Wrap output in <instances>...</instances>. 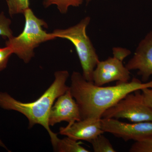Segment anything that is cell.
<instances>
[{"instance_id": "6da1fadb", "label": "cell", "mask_w": 152, "mask_h": 152, "mask_svg": "<svg viewBox=\"0 0 152 152\" xmlns=\"http://www.w3.org/2000/svg\"><path fill=\"white\" fill-rule=\"evenodd\" d=\"M71 80L70 91L78 104L82 119H101L106 110L128 94L137 90L152 88V81L143 83L136 78L127 83H117L115 86H98L93 82L86 80L77 72L72 73Z\"/></svg>"}, {"instance_id": "7a4b0ae2", "label": "cell", "mask_w": 152, "mask_h": 152, "mask_svg": "<svg viewBox=\"0 0 152 152\" xmlns=\"http://www.w3.org/2000/svg\"><path fill=\"white\" fill-rule=\"evenodd\" d=\"M55 80L39 99L31 102H20L8 93L0 92V107L14 110L23 115L28 121V128L41 125L48 133L53 147L58 140V135L53 132L49 124V117L52 106L61 95L65 93L69 87L66 82L69 76L68 71H58L55 73Z\"/></svg>"}, {"instance_id": "3957f363", "label": "cell", "mask_w": 152, "mask_h": 152, "mask_svg": "<svg viewBox=\"0 0 152 152\" xmlns=\"http://www.w3.org/2000/svg\"><path fill=\"white\" fill-rule=\"evenodd\" d=\"M24 28L17 37H12L6 41V46L10 47L13 53L24 62H29L34 56V50L41 44L56 39L53 33H48L43 29L48 25L42 19L37 18L31 9L23 14Z\"/></svg>"}, {"instance_id": "277c9868", "label": "cell", "mask_w": 152, "mask_h": 152, "mask_svg": "<svg viewBox=\"0 0 152 152\" xmlns=\"http://www.w3.org/2000/svg\"><path fill=\"white\" fill-rule=\"evenodd\" d=\"M91 18L86 17L75 26L64 29H57L52 32L56 38L66 39L71 42L76 49L84 78L93 82L94 71L98 62L99 56L91 41L86 34Z\"/></svg>"}, {"instance_id": "5b68a950", "label": "cell", "mask_w": 152, "mask_h": 152, "mask_svg": "<svg viewBox=\"0 0 152 152\" xmlns=\"http://www.w3.org/2000/svg\"><path fill=\"white\" fill-rule=\"evenodd\" d=\"M102 118L126 119L133 123L152 121V109L145 103L141 90H137L106 110Z\"/></svg>"}, {"instance_id": "8992f818", "label": "cell", "mask_w": 152, "mask_h": 152, "mask_svg": "<svg viewBox=\"0 0 152 152\" xmlns=\"http://www.w3.org/2000/svg\"><path fill=\"white\" fill-rule=\"evenodd\" d=\"M102 129L125 141L141 140L152 134V121L133 124L124 123L115 118L101 119Z\"/></svg>"}, {"instance_id": "52a82bcc", "label": "cell", "mask_w": 152, "mask_h": 152, "mask_svg": "<svg viewBox=\"0 0 152 152\" xmlns=\"http://www.w3.org/2000/svg\"><path fill=\"white\" fill-rule=\"evenodd\" d=\"M123 61L114 56L105 61H99L93 73L94 84L102 86L115 81L118 83L129 82L130 72L124 65Z\"/></svg>"}, {"instance_id": "ba28073f", "label": "cell", "mask_w": 152, "mask_h": 152, "mask_svg": "<svg viewBox=\"0 0 152 152\" xmlns=\"http://www.w3.org/2000/svg\"><path fill=\"white\" fill-rule=\"evenodd\" d=\"M82 120L78 104L72 96L70 88L57 98L52 106L49 117L50 126L63 121L71 125Z\"/></svg>"}, {"instance_id": "9c48e42d", "label": "cell", "mask_w": 152, "mask_h": 152, "mask_svg": "<svg viewBox=\"0 0 152 152\" xmlns=\"http://www.w3.org/2000/svg\"><path fill=\"white\" fill-rule=\"evenodd\" d=\"M125 66L129 71L137 70L142 82H148L152 75V31L140 42L134 56Z\"/></svg>"}, {"instance_id": "30bf717a", "label": "cell", "mask_w": 152, "mask_h": 152, "mask_svg": "<svg viewBox=\"0 0 152 152\" xmlns=\"http://www.w3.org/2000/svg\"><path fill=\"white\" fill-rule=\"evenodd\" d=\"M101 119L88 118L60 128L59 134L76 141H91L103 134Z\"/></svg>"}, {"instance_id": "8fae6325", "label": "cell", "mask_w": 152, "mask_h": 152, "mask_svg": "<svg viewBox=\"0 0 152 152\" xmlns=\"http://www.w3.org/2000/svg\"><path fill=\"white\" fill-rule=\"evenodd\" d=\"M54 151L58 152H89L90 151L81 145L77 141L68 137L58 139L55 145Z\"/></svg>"}, {"instance_id": "7c38bea8", "label": "cell", "mask_w": 152, "mask_h": 152, "mask_svg": "<svg viewBox=\"0 0 152 152\" xmlns=\"http://www.w3.org/2000/svg\"><path fill=\"white\" fill-rule=\"evenodd\" d=\"M83 2V0H44L43 4L45 8L55 5L60 13L65 14L67 12L70 7H80Z\"/></svg>"}, {"instance_id": "4fadbf2b", "label": "cell", "mask_w": 152, "mask_h": 152, "mask_svg": "<svg viewBox=\"0 0 152 152\" xmlns=\"http://www.w3.org/2000/svg\"><path fill=\"white\" fill-rule=\"evenodd\" d=\"M95 152H116L110 142L103 135H99L89 142Z\"/></svg>"}, {"instance_id": "5bb4252c", "label": "cell", "mask_w": 152, "mask_h": 152, "mask_svg": "<svg viewBox=\"0 0 152 152\" xmlns=\"http://www.w3.org/2000/svg\"><path fill=\"white\" fill-rule=\"evenodd\" d=\"M9 13L11 17L18 14L24 13L29 7V0H6Z\"/></svg>"}, {"instance_id": "9a60e30c", "label": "cell", "mask_w": 152, "mask_h": 152, "mask_svg": "<svg viewBox=\"0 0 152 152\" xmlns=\"http://www.w3.org/2000/svg\"><path fill=\"white\" fill-rule=\"evenodd\" d=\"M130 152H152V134L135 142L131 146Z\"/></svg>"}, {"instance_id": "2e32d148", "label": "cell", "mask_w": 152, "mask_h": 152, "mask_svg": "<svg viewBox=\"0 0 152 152\" xmlns=\"http://www.w3.org/2000/svg\"><path fill=\"white\" fill-rule=\"evenodd\" d=\"M11 20L6 16L4 12L0 13V36L8 39H10L13 35L11 29Z\"/></svg>"}, {"instance_id": "e0dca14e", "label": "cell", "mask_w": 152, "mask_h": 152, "mask_svg": "<svg viewBox=\"0 0 152 152\" xmlns=\"http://www.w3.org/2000/svg\"><path fill=\"white\" fill-rule=\"evenodd\" d=\"M12 54V50L10 47L0 48V72L7 67L9 58Z\"/></svg>"}, {"instance_id": "ac0fdd59", "label": "cell", "mask_w": 152, "mask_h": 152, "mask_svg": "<svg viewBox=\"0 0 152 152\" xmlns=\"http://www.w3.org/2000/svg\"><path fill=\"white\" fill-rule=\"evenodd\" d=\"M113 50L114 56L116 57L122 61L131 53L129 50L119 47L113 48Z\"/></svg>"}, {"instance_id": "d6986e66", "label": "cell", "mask_w": 152, "mask_h": 152, "mask_svg": "<svg viewBox=\"0 0 152 152\" xmlns=\"http://www.w3.org/2000/svg\"><path fill=\"white\" fill-rule=\"evenodd\" d=\"M141 91L145 103L152 109V88H146Z\"/></svg>"}, {"instance_id": "ffe728a7", "label": "cell", "mask_w": 152, "mask_h": 152, "mask_svg": "<svg viewBox=\"0 0 152 152\" xmlns=\"http://www.w3.org/2000/svg\"><path fill=\"white\" fill-rule=\"evenodd\" d=\"M0 146H1V147H3V148H4L7 149L4 144L3 143V142L1 141V140H0Z\"/></svg>"}, {"instance_id": "44dd1931", "label": "cell", "mask_w": 152, "mask_h": 152, "mask_svg": "<svg viewBox=\"0 0 152 152\" xmlns=\"http://www.w3.org/2000/svg\"><path fill=\"white\" fill-rule=\"evenodd\" d=\"M92 1V0H86L87 3H88L89 2L91 1Z\"/></svg>"}]
</instances>
